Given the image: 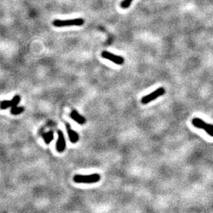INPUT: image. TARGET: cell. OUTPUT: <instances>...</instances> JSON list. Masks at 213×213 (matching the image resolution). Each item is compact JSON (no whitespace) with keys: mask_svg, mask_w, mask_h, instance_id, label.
Listing matches in <instances>:
<instances>
[{"mask_svg":"<svg viewBox=\"0 0 213 213\" xmlns=\"http://www.w3.org/2000/svg\"><path fill=\"white\" fill-rule=\"evenodd\" d=\"M100 175L99 174H91L89 175H81L77 174L73 178L74 182L78 183H97L100 180Z\"/></svg>","mask_w":213,"mask_h":213,"instance_id":"1","label":"cell"},{"mask_svg":"<svg viewBox=\"0 0 213 213\" xmlns=\"http://www.w3.org/2000/svg\"><path fill=\"white\" fill-rule=\"evenodd\" d=\"M84 21L83 19L77 18L72 19H67V20H60L56 19L52 22V24L56 27H65V26H81L84 24Z\"/></svg>","mask_w":213,"mask_h":213,"instance_id":"2","label":"cell"},{"mask_svg":"<svg viewBox=\"0 0 213 213\" xmlns=\"http://www.w3.org/2000/svg\"><path fill=\"white\" fill-rule=\"evenodd\" d=\"M164 93H165V89L163 88H159L158 89H157L156 90H154V92L150 93V94L145 95V97H144L141 99V102L143 104H146L148 103H149V102H150L151 101L156 100L157 97L163 95Z\"/></svg>","mask_w":213,"mask_h":213,"instance_id":"3","label":"cell"},{"mask_svg":"<svg viewBox=\"0 0 213 213\" xmlns=\"http://www.w3.org/2000/svg\"><path fill=\"white\" fill-rule=\"evenodd\" d=\"M101 56L102 57L105 58V59L111 61L113 63L117 64V65H121V64H123L124 62V59L123 57L121 56H118V55H115L108 51L102 52Z\"/></svg>","mask_w":213,"mask_h":213,"instance_id":"4","label":"cell"},{"mask_svg":"<svg viewBox=\"0 0 213 213\" xmlns=\"http://www.w3.org/2000/svg\"><path fill=\"white\" fill-rule=\"evenodd\" d=\"M57 134H58V139H57V144H56V149L58 152H59V153H62L66 148V140H65V138H64L63 133L62 130H58Z\"/></svg>","mask_w":213,"mask_h":213,"instance_id":"5","label":"cell"},{"mask_svg":"<svg viewBox=\"0 0 213 213\" xmlns=\"http://www.w3.org/2000/svg\"><path fill=\"white\" fill-rule=\"evenodd\" d=\"M66 128H67V131H68V135L70 141H71V143H73V144L77 143L79 140L78 133H76L75 131L72 130V128L70 127L69 124L66 125Z\"/></svg>","mask_w":213,"mask_h":213,"instance_id":"6","label":"cell"},{"mask_svg":"<svg viewBox=\"0 0 213 213\" xmlns=\"http://www.w3.org/2000/svg\"><path fill=\"white\" fill-rule=\"evenodd\" d=\"M198 127H199V128H201V129H204L208 135H210L211 137H213V125H212L206 124L205 121H203V120H201L199 122V124H198Z\"/></svg>","mask_w":213,"mask_h":213,"instance_id":"7","label":"cell"},{"mask_svg":"<svg viewBox=\"0 0 213 213\" xmlns=\"http://www.w3.org/2000/svg\"><path fill=\"white\" fill-rule=\"evenodd\" d=\"M70 116H71V117L75 121L77 122V123H78L79 124H84L86 122L85 117H84L83 116L80 115V114H79V113L75 110H72V111L71 113Z\"/></svg>","mask_w":213,"mask_h":213,"instance_id":"8","label":"cell"},{"mask_svg":"<svg viewBox=\"0 0 213 213\" xmlns=\"http://www.w3.org/2000/svg\"><path fill=\"white\" fill-rule=\"evenodd\" d=\"M43 139L46 144H49L52 141L54 138V133L52 131H49V132L43 134Z\"/></svg>","mask_w":213,"mask_h":213,"instance_id":"9","label":"cell"},{"mask_svg":"<svg viewBox=\"0 0 213 213\" xmlns=\"http://www.w3.org/2000/svg\"><path fill=\"white\" fill-rule=\"evenodd\" d=\"M24 110V108L23 106L18 107L17 106L13 107L12 109H11L10 113L13 115H19L20 113H22Z\"/></svg>","mask_w":213,"mask_h":213,"instance_id":"10","label":"cell"},{"mask_svg":"<svg viewBox=\"0 0 213 213\" xmlns=\"http://www.w3.org/2000/svg\"><path fill=\"white\" fill-rule=\"evenodd\" d=\"M10 107L12 108V102H11V101L5 100L2 101L1 104H0V109L2 110L7 109L8 108Z\"/></svg>","mask_w":213,"mask_h":213,"instance_id":"11","label":"cell"},{"mask_svg":"<svg viewBox=\"0 0 213 213\" xmlns=\"http://www.w3.org/2000/svg\"><path fill=\"white\" fill-rule=\"evenodd\" d=\"M20 100H21V97H20V96H19V95L14 96L13 100H11V102H12V108L14 107V106H17V105H18V104L19 103Z\"/></svg>","mask_w":213,"mask_h":213,"instance_id":"12","label":"cell"},{"mask_svg":"<svg viewBox=\"0 0 213 213\" xmlns=\"http://www.w3.org/2000/svg\"><path fill=\"white\" fill-rule=\"evenodd\" d=\"M133 1V0H123L121 3V7L122 8H124V9L125 8H128L130 6Z\"/></svg>","mask_w":213,"mask_h":213,"instance_id":"13","label":"cell"}]
</instances>
